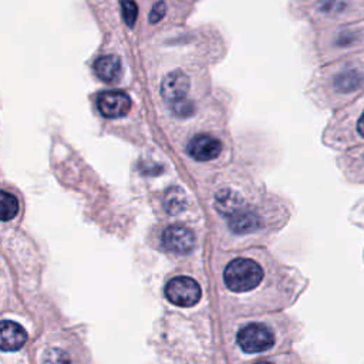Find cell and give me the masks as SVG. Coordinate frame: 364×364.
<instances>
[{"instance_id":"5","label":"cell","mask_w":364,"mask_h":364,"mask_svg":"<svg viewBox=\"0 0 364 364\" xmlns=\"http://www.w3.org/2000/svg\"><path fill=\"white\" fill-rule=\"evenodd\" d=\"M237 340L245 353H262L275 343L272 330L262 323H252L239 330Z\"/></svg>"},{"instance_id":"11","label":"cell","mask_w":364,"mask_h":364,"mask_svg":"<svg viewBox=\"0 0 364 364\" xmlns=\"http://www.w3.org/2000/svg\"><path fill=\"white\" fill-rule=\"evenodd\" d=\"M363 78L364 76L358 70H347L335 78V85L342 93H351L361 85Z\"/></svg>"},{"instance_id":"1","label":"cell","mask_w":364,"mask_h":364,"mask_svg":"<svg viewBox=\"0 0 364 364\" xmlns=\"http://www.w3.org/2000/svg\"><path fill=\"white\" fill-rule=\"evenodd\" d=\"M192 85L191 76L184 70H174L162 78L160 94L175 117L187 118L194 114Z\"/></svg>"},{"instance_id":"13","label":"cell","mask_w":364,"mask_h":364,"mask_svg":"<svg viewBox=\"0 0 364 364\" xmlns=\"http://www.w3.org/2000/svg\"><path fill=\"white\" fill-rule=\"evenodd\" d=\"M43 364H71V360L69 353H66L64 350L52 347L44 351Z\"/></svg>"},{"instance_id":"9","label":"cell","mask_w":364,"mask_h":364,"mask_svg":"<svg viewBox=\"0 0 364 364\" xmlns=\"http://www.w3.org/2000/svg\"><path fill=\"white\" fill-rule=\"evenodd\" d=\"M93 69L96 76L107 84H115L122 77V63L115 55L100 56L94 62Z\"/></svg>"},{"instance_id":"3","label":"cell","mask_w":364,"mask_h":364,"mask_svg":"<svg viewBox=\"0 0 364 364\" xmlns=\"http://www.w3.org/2000/svg\"><path fill=\"white\" fill-rule=\"evenodd\" d=\"M186 154L195 162L211 164L219 161L225 154V144L211 131H198L187 140Z\"/></svg>"},{"instance_id":"7","label":"cell","mask_w":364,"mask_h":364,"mask_svg":"<svg viewBox=\"0 0 364 364\" xmlns=\"http://www.w3.org/2000/svg\"><path fill=\"white\" fill-rule=\"evenodd\" d=\"M162 245L167 251L176 255H187L195 246V235L187 226L171 225L162 232Z\"/></svg>"},{"instance_id":"4","label":"cell","mask_w":364,"mask_h":364,"mask_svg":"<svg viewBox=\"0 0 364 364\" xmlns=\"http://www.w3.org/2000/svg\"><path fill=\"white\" fill-rule=\"evenodd\" d=\"M201 286L197 281L188 276H178L168 282L165 286L167 299L181 307H191L195 306L201 299Z\"/></svg>"},{"instance_id":"6","label":"cell","mask_w":364,"mask_h":364,"mask_svg":"<svg viewBox=\"0 0 364 364\" xmlns=\"http://www.w3.org/2000/svg\"><path fill=\"white\" fill-rule=\"evenodd\" d=\"M132 107L130 96L120 90H110L99 94L97 108L104 118L117 120L125 117Z\"/></svg>"},{"instance_id":"10","label":"cell","mask_w":364,"mask_h":364,"mask_svg":"<svg viewBox=\"0 0 364 364\" xmlns=\"http://www.w3.org/2000/svg\"><path fill=\"white\" fill-rule=\"evenodd\" d=\"M27 342L26 330L10 321L2 322V330H0V347L4 351H16L24 346Z\"/></svg>"},{"instance_id":"2","label":"cell","mask_w":364,"mask_h":364,"mask_svg":"<svg viewBox=\"0 0 364 364\" xmlns=\"http://www.w3.org/2000/svg\"><path fill=\"white\" fill-rule=\"evenodd\" d=\"M263 279L262 267L252 259L239 258L227 263L223 272V281L227 289L242 293L255 289Z\"/></svg>"},{"instance_id":"15","label":"cell","mask_w":364,"mask_h":364,"mask_svg":"<svg viewBox=\"0 0 364 364\" xmlns=\"http://www.w3.org/2000/svg\"><path fill=\"white\" fill-rule=\"evenodd\" d=\"M256 364H273V363H269V361H260V363H256Z\"/></svg>"},{"instance_id":"12","label":"cell","mask_w":364,"mask_h":364,"mask_svg":"<svg viewBox=\"0 0 364 364\" xmlns=\"http://www.w3.org/2000/svg\"><path fill=\"white\" fill-rule=\"evenodd\" d=\"M20 209V204L19 200L15 194L9 192L8 190L2 191V220L8 222L13 218H16V215L19 214Z\"/></svg>"},{"instance_id":"8","label":"cell","mask_w":364,"mask_h":364,"mask_svg":"<svg viewBox=\"0 0 364 364\" xmlns=\"http://www.w3.org/2000/svg\"><path fill=\"white\" fill-rule=\"evenodd\" d=\"M230 230L237 235H246L259 231L262 227V218L258 211L246 204L237 211L232 216L227 218Z\"/></svg>"},{"instance_id":"14","label":"cell","mask_w":364,"mask_h":364,"mask_svg":"<svg viewBox=\"0 0 364 364\" xmlns=\"http://www.w3.org/2000/svg\"><path fill=\"white\" fill-rule=\"evenodd\" d=\"M357 131H358V134L363 136L364 139V111H363V114L360 115V118H358V122H357Z\"/></svg>"}]
</instances>
